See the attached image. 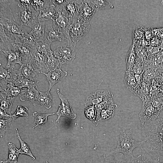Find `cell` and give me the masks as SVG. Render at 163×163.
<instances>
[{"mask_svg": "<svg viewBox=\"0 0 163 163\" xmlns=\"http://www.w3.org/2000/svg\"><path fill=\"white\" fill-rule=\"evenodd\" d=\"M145 142L142 146L149 153L163 152V109L157 117L149 123L142 125Z\"/></svg>", "mask_w": 163, "mask_h": 163, "instance_id": "1", "label": "cell"}, {"mask_svg": "<svg viewBox=\"0 0 163 163\" xmlns=\"http://www.w3.org/2000/svg\"><path fill=\"white\" fill-rule=\"evenodd\" d=\"M133 132L132 128L121 131L116 148L104 155V157L115 156L117 153L133 155V152L135 149L139 148L142 150L144 140L137 141L133 139L132 137Z\"/></svg>", "mask_w": 163, "mask_h": 163, "instance_id": "2", "label": "cell"}, {"mask_svg": "<svg viewBox=\"0 0 163 163\" xmlns=\"http://www.w3.org/2000/svg\"><path fill=\"white\" fill-rule=\"evenodd\" d=\"M11 1H0V24L2 25L7 35L11 38L14 34H21L23 28L15 21L10 8Z\"/></svg>", "mask_w": 163, "mask_h": 163, "instance_id": "3", "label": "cell"}, {"mask_svg": "<svg viewBox=\"0 0 163 163\" xmlns=\"http://www.w3.org/2000/svg\"><path fill=\"white\" fill-rule=\"evenodd\" d=\"M0 40V50L4 53L7 60L6 69L16 64H18L21 66L23 62L20 52L15 48L14 40L9 37Z\"/></svg>", "mask_w": 163, "mask_h": 163, "instance_id": "4", "label": "cell"}, {"mask_svg": "<svg viewBox=\"0 0 163 163\" xmlns=\"http://www.w3.org/2000/svg\"><path fill=\"white\" fill-rule=\"evenodd\" d=\"M78 17L69 21L67 30L70 43L75 46L88 33L91 27L89 22L83 23L79 21Z\"/></svg>", "mask_w": 163, "mask_h": 163, "instance_id": "5", "label": "cell"}, {"mask_svg": "<svg viewBox=\"0 0 163 163\" xmlns=\"http://www.w3.org/2000/svg\"><path fill=\"white\" fill-rule=\"evenodd\" d=\"M65 2L61 5H54L55 12L52 19V27L63 33L67 37V42H69L70 39L67 31L69 20L65 7Z\"/></svg>", "mask_w": 163, "mask_h": 163, "instance_id": "6", "label": "cell"}, {"mask_svg": "<svg viewBox=\"0 0 163 163\" xmlns=\"http://www.w3.org/2000/svg\"><path fill=\"white\" fill-rule=\"evenodd\" d=\"M51 45L45 41L37 43L34 47L30 50V55L38 68L41 69L44 68L45 63L48 58L53 54L50 47Z\"/></svg>", "mask_w": 163, "mask_h": 163, "instance_id": "7", "label": "cell"}, {"mask_svg": "<svg viewBox=\"0 0 163 163\" xmlns=\"http://www.w3.org/2000/svg\"><path fill=\"white\" fill-rule=\"evenodd\" d=\"M76 53L75 46L67 42L57 46L53 51V55L59 61L61 68L63 64H71L75 58Z\"/></svg>", "mask_w": 163, "mask_h": 163, "instance_id": "8", "label": "cell"}, {"mask_svg": "<svg viewBox=\"0 0 163 163\" xmlns=\"http://www.w3.org/2000/svg\"><path fill=\"white\" fill-rule=\"evenodd\" d=\"M115 158L112 160H105L104 163H161L158 157L155 159L152 158L146 152L136 157L130 155H124L117 153Z\"/></svg>", "mask_w": 163, "mask_h": 163, "instance_id": "9", "label": "cell"}, {"mask_svg": "<svg viewBox=\"0 0 163 163\" xmlns=\"http://www.w3.org/2000/svg\"><path fill=\"white\" fill-rule=\"evenodd\" d=\"M113 95H111L100 103L94 106L96 111L98 121H104L113 117L115 113V108L117 106L113 100Z\"/></svg>", "mask_w": 163, "mask_h": 163, "instance_id": "10", "label": "cell"}, {"mask_svg": "<svg viewBox=\"0 0 163 163\" xmlns=\"http://www.w3.org/2000/svg\"><path fill=\"white\" fill-rule=\"evenodd\" d=\"M18 15L21 25H25L32 28V27L38 20L39 12L36 11L31 5L27 7H21Z\"/></svg>", "mask_w": 163, "mask_h": 163, "instance_id": "11", "label": "cell"}, {"mask_svg": "<svg viewBox=\"0 0 163 163\" xmlns=\"http://www.w3.org/2000/svg\"><path fill=\"white\" fill-rule=\"evenodd\" d=\"M21 75L26 78L35 82H38V73L42 72L34 62L30 56L27 60L23 62L18 69Z\"/></svg>", "mask_w": 163, "mask_h": 163, "instance_id": "12", "label": "cell"}, {"mask_svg": "<svg viewBox=\"0 0 163 163\" xmlns=\"http://www.w3.org/2000/svg\"><path fill=\"white\" fill-rule=\"evenodd\" d=\"M152 105L149 101H143L139 117L142 125L149 123L155 119L160 112Z\"/></svg>", "mask_w": 163, "mask_h": 163, "instance_id": "13", "label": "cell"}, {"mask_svg": "<svg viewBox=\"0 0 163 163\" xmlns=\"http://www.w3.org/2000/svg\"><path fill=\"white\" fill-rule=\"evenodd\" d=\"M57 93L61 101V104L59 105V108L56 113L58 116L56 122L59 123L61 117L63 116L71 119H74L77 117L76 114L73 111L67 98L59 91V89L57 90Z\"/></svg>", "mask_w": 163, "mask_h": 163, "instance_id": "14", "label": "cell"}, {"mask_svg": "<svg viewBox=\"0 0 163 163\" xmlns=\"http://www.w3.org/2000/svg\"><path fill=\"white\" fill-rule=\"evenodd\" d=\"M20 75L18 70L15 69L14 66L7 69L4 68L0 63V85L9 82H12L14 84L17 81Z\"/></svg>", "mask_w": 163, "mask_h": 163, "instance_id": "15", "label": "cell"}, {"mask_svg": "<svg viewBox=\"0 0 163 163\" xmlns=\"http://www.w3.org/2000/svg\"><path fill=\"white\" fill-rule=\"evenodd\" d=\"M112 94L109 91L104 90H97L90 94L86 98L84 107H86L97 105L104 100Z\"/></svg>", "mask_w": 163, "mask_h": 163, "instance_id": "16", "label": "cell"}, {"mask_svg": "<svg viewBox=\"0 0 163 163\" xmlns=\"http://www.w3.org/2000/svg\"><path fill=\"white\" fill-rule=\"evenodd\" d=\"M41 73L46 76L49 83V88L48 90L49 91L55 85L67 75V72L66 71H62L61 68L52 70L47 73L43 72Z\"/></svg>", "mask_w": 163, "mask_h": 163, "instance_id": "17", "label": "cell"}, {"mask_svg": "<svg viewBox=\"0 0 163 163\" xmlns=\"http://www.w3.org/2000/svg\"><path fill=\"white\" fill-rule=\"evenodd\" d=\"M26 90H22L21 88L16 86L12 82L1 85L0 86V92L14 98L18 96H21L25 93Z\"/></svg>", "mask_w": 163, "mask_h": 163, "instance_id": "18", "label": "cell"}, {"mask_svg": "<svg viewBox=\"0 0 163 163\" xmlns=\"http://www.w3.org/2000/svg\"><path fill=\"white\" fill-rule=\"evenodd\" d=\"M13 37L15 38L14 41L16 43L27 46L31 49L34 47L37 43L33 36L24 29L21 34H14Z\"/></svg>", "mask_w": 163, "mask_h": 163, "instance_id": "19", "label": "cell"}, {"mask_svg": "<svg viewBox=\"0 0 163 163\" xmlns=\"http://www.w3.org/2000/svg\"><path fill=\"white\" fill-rule=\"evenodd\" d=\"M84 0H65L64 6L68 14L69 21L78 16Z\"/></svg>", "mask_w": 163, "mask_h": 163, "instance_id": "20", "label": "cell"}, {"mask_svg": "<svg viewBox=\"0 0 163 163\" xmlns=\"http://www.w3.org/2000/svg\"><path fill=\"white\" fill-rule=\"evenodd\" d=\"M45 27V21L38 20L32 27V30L29 33L33 36L36 43L44 41Z\"/></svg>", "mask_w": 163, "mask_h": 163, "instance_id": "21", "label": "cell"}, {"mask_svg": "<svg viewBox=\"0 0 163 163\" xmlns=\"http://www.w3.org/2000/svg\"><path fill=\"white\" fill-rule=\"evenodd\" d=\"M95 12V11L89 6L85 0H84L79 10L78 20L82 23L89 22Z\"/></svg>", "mask_w": 163, "mask_h": 163, "instance_id": "22", "label": "cell"}, {"mask_svg": "<svg viewBox=\"0 0 163 163\" xmlns=\"http://www.w3.org/2000/svg\"><path fill=\"white\" fill-rule=\"evenodd\" d=\"M46 33V38L44 41L49 44L51 45L52 42L55 41L62 42L66 40L67 41L66 35L52 26L47 30Z\"/></svg>", "mask_w": 163, "mask_h": 163, "instance_id": "23", "label": "cell"}, {"mask_svg": "<svg viewBox=\"0 0 163 163\" xmlns=\"http://www.w3.org/2000/svg\"><path fill=\"white\" fill-rule=\"evenodd\" d=\"M124 82L127 88L136 94L140 86L138 85L136 81L134 74L130 71L127 70L125 72Z\"/></svg>", "mask_w": 163, "mask_h": 163, "instance_id": "24", "label": "cell"}, {"mask_svg": "<svg viewBox=\"0 0 163 163\" xmlns=\"http://www.w3.org/2000/svg\"><path fill=\"white\" fill-rule=\"evenodd\" d=\"M39 91L37 87H31L27 88L24 93L21 96L20 99L22 101L28 100L31 101L34 106L36 105V99L39 94Z\"/></svg>", "mask_w": 163, "mask_h": 163, "instance_id": "25", "label": "cell"}, {"mask_svg": "<svg viewBox=\"0 0 163 163\" xmlns=\"http://www.w3.org/2000/svg\"><path fill=\"white\" fill-rule=\"evenodd\" d=\"M52 97L48 90L45 92L39 91V94L36 99V104H38L47 109L50 108L52 106Z\"/></svg>", "mask_w": 163, "mask_h": 163, "instance_id": "26", "label": "cell"}, {"mask_svg": "<svg viewBox=\"0 0 163 163\" xmlns=\"http://www.w3.org/2000/svg\"><path fill=\"white\" fill-rule=\"evenodd\" d=\"M89 6L95 11L108 8H113L114 7L107 0H85Z\"/></svg>", "mask_w": 163, "mask_h": 163, "instance_id": "27", "label": "cell"}, {"mask_svg": "<svg viewBox=\"0 0 163 163\" xmlns=\"http://www.w3.org/2000/svg\"><path fill=\"white\" fill-rule=\"evenodd\" d=\"M0 109L11 115L12 104L15 98L0 92Z\"/></svg>", "mask_w": 163, "mask_h": 163, "instance_id": "28", "label": "cell"}, {"mask_svg": "<svg viewBox=\"0 0 163 163\" xmlns=\"http://www.w3.org/2000/svg\"><path fill=\"white\" fill-rule=\"evenodd\" d=\"M55 8L54 5H51L50 7L40 11L38 20L44 21L50 20H52L55 14Z\"/></svg>", "mask_w": 163, "mask_h": 163, "instance_id": "29", "label": "cell"}, {"mask_svg": "<svg viewBox=\"0 0 163 163\" xmlns=\"http://www.w3.org/2000/svg\"><path fill=\"white\" fill-rule=\"evenodd\" d=\"M9 153L7 162L9 163H17V159L19 153V150L15 145L11 142L8 144Z\"/></svg>", "mask_w": 163, "mask_h": 163, "instance_id": "30", "label": "cell"}, {"mask_svg": "<svg viewBox=\"0 0 163 163\" xmlns=\"http://www.w3.org/2000/svg\"><path fill=\"white\" fill-rule=\"evenodd\" d=\"M137 60L133 46L130 48L126 56L127 70L131 71Z\"/></svg>", "mask_w": 163, "mask_h": 163, "instance_id": "31", "label": "cell"}, {"mask_svg": "<svg viewBox=\"0 0 163 163\" xmlns=\"http://www.w3.org/2000/svg\"><path fill=\"white\" fill-rule=\"evenodd\" d=\"M44 68L48 72L58 68H60L59 62L58 60L55 57L53 54L49 56L45 62Z\"/></svg>", "mask_w": 163, "mask_h": 163, "instance_id": "32", "label": "cell"}, {"mask_svg": "<svg viewBox=\"0 0 163 163\" xmlns=\"http://www.w3.org/2000/svg\"><path fill=\"white\" fill-rule=\"evenodd\" d=\"M38 83L28 79L24 77L20 74L16 82L14 84L17 87L22 88L24 87L27 88L31 87H37V85Z\"/></svg>", "mask_w": 163, "mask_h": 163, "instance_id": "33", "label": "cell"}, {"mask_svg": "<svg viewBox=\"0 0 163 163\" xmlns=\"http://www.w3.org/2000/svg\"><path fill=\"white\" fill-rule=\"evenodd\" d=\"M17 138L19 139L21 144V147L19 149L20 154L21 155H25L30 156L33 160L35 159V158L32 154L28 145L21 139L18 133V129H16Z\"/></svg>", "mask_w": 163, "mask_h": 163, "instance_id": "34", "label": "cell"}, {"mask_svg": "<svg viewBox=\"0 0 163 163\" xmlns=\"http://www.w3.org/2000/svg\"><path fill=\"white\" fill-rule=\"evenodd\" d=\"M55 113H39L36 112H34L33 116L35 117L34 123L36 125L33 128V129L35 127L39 125H43L47 122V117L49 115L54 114Z\"/></svg>", "mask_w": 163, "mask_h": 163, "instance_id": "35", "label": "cell"}, {"mask_svg": "<svg viewBox=\"0 0 163 163\" xmlns=\"http://www.w3.org/2000/svg\"><path fill=\"white\" fill-rule=\"evenodd\" d=\"M14 119L11 117L8 119L5 120L0 119V136L2 138L4 136L5 133L7 132L9 128L12 126L14 122Z\"/></svg>", "mask_w": 163, "mask_h": 163, "instance_id": "36", "label": "cell"}, {"mask_svg": "<svg viewBox=\"0 0 163 163\" xmlns=\"http://www.w3.org/2000/svg\"><path fill=\"white\" fill-rule=\"evenodd\" d=\"M16 48L20 52L22 56L23 62L27 60L30 56L31 48L29 47L21 44L15 43Z\"/></svg>", "mask_w": 163, "mask_h": 163, "instance_id": "37", "label": "cell"}, {"mask_svg": "<svg viewBox=\"0 0 163 163\" xmlns=\"http://www.w3.org/2000/svg\"><path fill=\"white\" fill-rule=\"evenodd\" d=\"M50 0H32L31 5L37 12L50 7Z\"/></svg>", "mask_w": 163, "mask_h": 163, "instance_id": "38", "label": "cell"}, {"mask_svg": "<svg viewBox=\"0 0 163 163\" xmlns=\"http://www.w3.org/2000/svg\"><path fill=\"white\" fill-rule=\"evenodd\" d=\"M16 107L17 108L16 110L13 115H11V117L15 119L20 117H28V114L27 113L28 110L27 107H24L20 105H18Z\"/></svg>", "mask_w": 163, "mask_h": 163, "instance_id": "39", "label": "cell"}, {"mask_svg": "<svg viewBox=\"0 0 163 163\" xmlns=\"http://www.w3.org/2000/svg\"><path fill=\"white\" fill-rule=\"evenodd\" d=\"M85 113L86 117L89 119L93 121H95L96 111L94 106H90L86 107Z\"/></svg>", "mask_w": 163, "mask_h": 163, "instance_id": "40", "label": "cell"}, {"mask_svg": "<svg viewBox=\"0 0 163 163\" xmlns=\"http://www.w3.org/2000/svg\"><path fill=\"white\" fill-rule=\"evenodd\" d=\"M155 74L154 72L152 71V70L146 69L142 73V78L145 82H149L152 79L154 78L155 76Z\"/></svg>", "mask_w": 163, "mask_h": 163, "instance_id": "41", "label": "cell"}, {"mask_svg": "<svg viewBox=\"0 0 163 163\" xmlns=\"http://www.w3.org/2000/svg\"><path fill=\"white\" fill-rule=\"evenodd\" d=\"M18 5L19 7H27L30 6L32 0H17Z\"/></svg>", "mask_w": 163, "mask_h": 163, "instance_id": "42", "label": "cell"}, {"mask_svg": "<svg viewBox=\"0 0 163 163\" xmlns=\"http://www.w3.org/2000/svg\"><path fill=\"white\" fill-rule=\"evenodd\" d=\"M0 119H3L4 117H11V115L8 114L5 112L0 109Z\"/></svg>", "mask_w": 163, "mask_h": 163, "instance_id": "43", "label": "cell"}, {"mask_svg": "<svg viewBox=\"0 0 163 163\" xmlns=\"http://www.w3.org/2000/svg\"><path fill=\"white\" fill-rule=\"evenodd\" d=\"M7 162L6 160H0V163H6Z\"/></svg>", "mask_w": 163, "mask_h": 163, "instance_id": "44", "label": "cell"}, {"mask_svg": "<svg viewBox=\"0 0 163 163\" xmlns=\"http://www.w3.org/2000/svg\"><path fill=\"white\" fill-rule=\"evenodd\" d=\"M46 163H48V161H46Z\"/></svg>", "mask_w": 163, "mask_h": 163, "instance_id": "45", "label": "cell"}, {"mask_svg": "<svg viewBox=\"0 0 163 163\" xmlns=\"http://www.w3.org/2000/svg\"></svg>", "mask_w": 163, "mask_h": 163, "instance_id": "46", "label": "cell"}]
</instances>
